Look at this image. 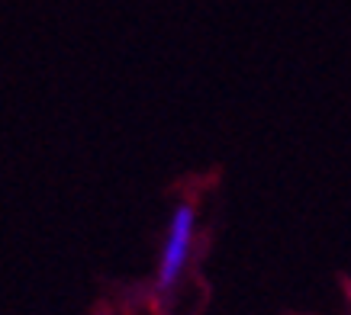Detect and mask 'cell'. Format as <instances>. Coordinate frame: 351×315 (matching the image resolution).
<instances>
[{"instance_id": "6da1fadb", "label": "cell", "mask_w": 351, "mask_h": 315, "mask_svg": "<svg viewBox=\"0 0 351 315\" xmlns=\"http://www.w3.org/2000/svg\"><path fill=\"white\" fill-rule=\"evenodd\" d=\"M197 229H200V210L193 203H178L168 216L165 238L158 248V264H155V293L158 296L174 293V286L187 273Z\"/></svg>"}]
</instances>
